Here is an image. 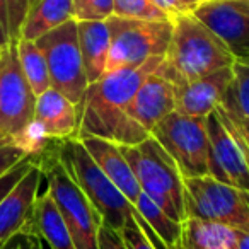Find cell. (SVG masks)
I'll list each match as a JSON object with an SVG mask.
<instances>
[{"mask_svg":"<svg viewBox=\"0 0 249 249\" xmlns=\"http://www.w3.org/2000/svg\"><path fill=\"white\" fill-rule=\"evenodd\" d=\"M164 56H156L135 69L104 73L90 84L79 104L77 139L97 137L116 145H139L150 137L143 126L128 116L130 103L142 82L159 69Z\"/></svg>","mask_w":249,"mask_h":249,"instance_id":"1","label":"cell"},{"mask_svg":"<svg viewBox=\"0 0 249 249\" xmlns=\"http://www.w3.org/2000/svg\"><path fill=\"white\" fill-rule=\"evenodd\" d=\"M171 22L173 35L160 63V72L174 86L190 84L232 67L235 58L229 48L195 14L178 16Z\"/></svg>","mask_w":249,"mask_h":249,"instance_id":"2","label":"cell"},{"mask_svg":"<svg viewBox=\"0 0 249 249\" xmlns=\"http://www.w3.org/2000/svg\"><path fill=\"white\" fill-rule=\"evenodd\" d=\"M55 152L79 190L86 195L101 224L120 232L132 217V203L107 179L79 139L56 140Z\"/></svg>","mask_w":249,"mask_h":249,"instance_id":"3","label":"cell"},{"mask_svg":"<svg viewBox=\"0 0 249 249\" xmlns=\"http://www.w3.org/2000/svg\"><path fill=\"white\" fill-rule=\"evenodd\" d=\"M120 149L128 160L142 193L171 218L178 222L186 220L183 176L160 143L149 137L139 145H120Z\"/></svg>","mask_w":249,"mask_h":249,"instance_id":"4","label":"cell"},{"mask_svg":"<svg viewBox=\"0 0 249 249\" xmlns=\"http://www.w3.org/2000/svg\"><path fill=\"white\" fill-rule=\"evenodd\" d=\"M55 142L39 157H35L46 179V190L55 200L60 213L67 224L70 237L75 249H99L97 234H99L101 218L94 207L89 203L86 195L79 190L55 152Z\"/></svg>","mask_w":249,"mask_h":249,"instance_id":"5","label":"cell"},{"mask_svg":"<svg viewBox=\"0 0 249 249\" xmlns=\"http://www.w3.org/2000/svg\"><path fill=\"white\" fill-rule=\"evenodd\" d=\"M106 24L109 28L106 73L135 69L150 58L164 56L173 35L171 21H139L111 16Z\"/></svg>","mask_w":249,"mask_h":249,"instance_id":"6","label":"cell"},{"mask_svg":"<svg viewBox=\"0 0 249 249\" xmlns=\"http://www.w3.org/2000/svg\"><path fill=\"white\" fill-rule=\"evenodd\" d=\"M150 137L169 154L183 179L210 176L207 118L184 116L173 111L154 126Z\"/></svg>","mask_w":249,"mask_h":249,"instance_id":"7","label":"cell"},{"mask_svg":"<svg viewBox=\"0 0 249 249\" xmlns=\"http://www.w3.org/2000/svg\"><path fill=\"white\" fill-rule=\"evenodd\" d=\"M184 212L186 218L222 224L249 234V195L210 176L186 178Z\"/></svg>","mask_w":249,"mask_h":249,"instance_id":"8","label":"cell"},{"mask_svg":"<svg viewBox=\"0 0 249 249\" xmlns=\"http://www.w3.org/2000/svg\"><path fill=\"white\" fill-rule=\"evenodd\" d=\"M36 45L46 58L52 87L79 107L89 84L80 55L77 22L70 19L36 39Z\"/></svg>","mask_w":249,"mask_h":249,"instance_id":"9","label":"cell"},{"mask_svg":"<svg viewBox=\"0 0 249 249\" xmlns=\"http://www.w3.org/2000/svg\"><path fill=\"white\" fill-rule=\"evenodd\" d=\"M210 178L249 195V145L218 104L207 116Z\"/></svg>","mask_w":249,"mask_h":249,"instance_id":"10","label":"cell"},{"mask_svg":"<svg viewBox=\"0 0 249 249\" xmlns=\"http://www.w3.org/2000/svg\"><path fill=\"white\" fill-rule=\"evenodd\" d=\"M36 96L22 73L16 41L0 48V137L5 143L35 118Z\"/></svg>","mask_w":249,"mask_h":249,"instance_id":"11","label":"cell"},{"mask_svg":"<svg viewBox=\"0 0 249 249\" xmlns=\"http://www.w3.org/2000/svg\"><path fill=\"white\" fill-rule=\"evenodd\" d=\"M193 14L235 60H249V0H203Z\"/></svg>","mask_w":249,"mask_h":249,"instance_id":"12","label":"cell"},{"mask_svg":"<svg viewBox=\"0 0 249 249\" xmlns=\"http://www.w3.org/2000/svg\"><path fill=\"white\" fill-rule=\"evenodd\" d=\"M43 173L36 162L19 179V183L0 200V246H7L18 235H26L38 200Z\"/></svg>","mask_w":249,"mask_h":249,"instance_id":"13","label":"cell"},{"mask_svg":"<svg viewBox=\"0 0 249 249\" xmlns=\"http://www.w3.org/2000/svg\"><path fill=\"white\" fill-rule=\"evenodd\" d=\"M174 109H176L174 84L160 72L159 65V69L150 73L139 87L126 113L150 133L154 126Z\"/></svg>","mask_w":249,"mask_h":249,"instance_id":"14","label":"cell"},{"mask_svg":"<svg viewBox=\"0 0 249 249\" xmlns=\"http://www.w3.org/2000/svg\"><path fill=\"white\" fill-rule=\"evenodd\" d=\"M232 69H220L217 72L196 79L190 84L174 86L176 92V113L184 116L207 118L218 104L224 103L232 84Z\"/></svg>","mask_w":249,"mask_h":249,"instance_id":"15","label":"cell"},{"mask_svg":"<svg viewBox=\"0 0 249 249\" xmlns=\"http://www.w3.org/2000/svg\"><path fill=\"white\" fill-rule=\"evenodd\" d=\"M94 159V162L99 166V169L107 176V179L123 193V196L133 205L139 201L142 195L140 184L130 167L128 160L121 154L120 145L109 142V140L97 139V137H84L79 139Z\"/></svg>","mask_w":249,"mask_h":249,"instance_id":"16","label":"cell"},{"mask_svg":"<svg viewBox=\"0 0 249 249\" xmlns=\"http://www.w3.org/2000/svg\"><path fill=\"white\" fill-rule=\"evenodd\" d=\"M35 120L41 123L52 140L77 139L79 107L53 87L36 97Z\"/></svg>","mask_w":249,"mask_h":249,"instance_id":"17","label":"cell"},{"mask_svg":"<svg viewBox=\"0 0 249 249\" xmlns=\"http://www.w3.org/2000/svg\"><path fill=\"white\" fill-rule=\"evenodd\" d=\"M26 235H36L45 241L50 249H75L65 220L48 190L38 195Z\"/></svg>","mask_w":249,"mask_h":249,"instance_id":"18","label":"cell"},{"mask_svg":"<svg viewBox=\"0 0 249 249\" xmlns=\"http://www.w3.org/2000/svg\"><path fill=\"white\" fill-rule=\"evenodd\" d=\"M77 35L87 84L90 86L106 73L109 56V28L106 21L77 22Z\"/></svg>","mask_w":249,"mask_h":249,"instance_id":"19","label":"cell"},{"mask_svg":"<svg viewBox=\"0 0 249 249\" xmlns=\"http://www.w3.org/2000/svg\"><path fill=\"white\" fill-rule=\"evenodd\" d=\"M70 19H73L72 0H38L22 22L21 38L36 41Z\"/></svg>","mask_w":249,"mask_h":249,"instance_id":"20","label":"cell"},{"mask_svg":"<svg viewBox=\"0 0 249 249\" xmlns=\"http://www.w3.org/2000/svg\"><path fill=\"white\" fill-rule=\"evenodd\" d=\"M183 239L184 249H237L234 229L200 218L183 222Z\"/></svg>","mask_w":249,"mask_h":249,"instance_id":"21","label":"cell"},{"mask_svg":"<svg viewBox=\"0 0 249 249\" xmlns=\"http://www.w3.org/2000/svg\"><path fill=\"white\" fill-rule=\"evenodd\" d=\"M16 48H18L19 63H21L26 80L31 86L35 96H41L45 90H48L52 87L45 55L39 50V46L36 45V41H29V39L19 38L16 41Z\"/></svg>","mask_w":249,"mask_h":249,"instance_id":"22","label":"cell"},{"mask_svg":"<svg viewBox=\"0 0 249 249\" xmlns=\"http://www.w3.org/2000/svg\"><path fill=\"white\" fill-rule=\"evenodd\" d=\"M55 140H52L46 135L41 123L33 118L31 123L26 124L24 128L16 133L14 137H11L7 143H12L14 147H18L28 157H39L41 154H45L50 149V145Z\"/></svg>","mask_w":249,"mask_h":249,"instance_id":"23","label":"cell"},{"mask_svg":"<svg viewBox=\"0 0 249 249\" xmlns=\"http://www.w3.org/2000/svg\"><path fill=\"white\" fill-rule=\"evenodd\" d=\"M114 16L139 21H171L154 0H114Z\"/></svg>","mask_w":249,"mask_h":249,"instance_id":"24","label":"cell"},{"mask_svg":"<svg viewBox=\"0 0 249 249\" xmlns=\"http://www.w3.org/2000/svg\"><path fill=\"white\" fill-rule=\"evenodd\" d=\"M232 84L229 89L235 109L249 118V60H234L232 63Z\"/></svg>","mask_w":249,"mask_h":249,"instance_id":"25","label":"cell"},{"mask_svg":"<svg viewBox=\"0 0 249 249\" xmlns=\"http://www.w3.org/2000/svg\"><path fill=\"white\" fill-rule=\"evenodd\" d=\"M75 22L107 21L114 16V0H72Z\"/></svg>","mask_w":249,"mask_h":249,"instance_id":"26","label":"cell"},{"mask_svg":"<svg viewBox=\"0 0 249 249\" xmlns=\"http://www.w3.org/2000/svg\"><path fill=\"white\" fill-rule=\"evenodd\" d=\"M120 235L123 239L124 246L128 249H157L154 246V242L149 239V235L145 234V231L135 220L133 213L126 220V224L123 225V229L120 231Z\"/></svg>","mask_w":249,"mask_h":249,"instance_id":"27","label":"cell"},{"mask_svg":"<svg viewBox=\"0 0 249 249\" xmlns=\"http://www.w3.org/2000/svg\"><path fill=\"white\" fill-rule=\"evenodd\" d=\"M29 11V0H7L9 14V35L11 41H18L21 38V28Z\"/></svg>","mask_w":249,"mask_h":249,"instance_id":"28","label":"cell"},{"mask_svg":"<svg viewBox=\"0 0 249 249\" xmlns=\"http://www.w3.org/2000/svg\"><path fill=\"white\" fill-rule=\"evenodd\" d=\"M33 164H35V157H26V159H22L18 166H14L11 171H7L4 176L0 178V200H2V198H4L5 195L19 183V179L28 173L29 167H31Z\"/></svg>","mask_w":249,"mask_h":249,"instance_id":"29","label":"cell"},{"mask_svg":"<svg viewBox=\"0 0 249 249\" xmlns=\"http://www.w3.org/2000/svg\"><path fill=\"white\" fill-rule=\"evenodd\" d=\"M154 2L160 11L166 12L169 19L183 14H193L201 4V0H154Z\"/></svg>","mask_w":249,"mask_h":249,"instance_id":"30","label":"cell"},{"mask_svg":"<svg viewBox=\"0 0 249 249\" xmlns=\"http://www.w3.org/2000/svg\"><path fill=\"white\" fill-rule=\"evenodd\" d=\"M220 106H222V109L225 111V114L229 116V120L232 121V124L237 128V132L242 135V139L246 140V143L249 145V118L242 116V114L235 109V106H234V103H232L229 92H227V96H225L224 103H222Z\"/></svg>","mask_w":249,"mask_h":249,"instance_id":"31","label":"cell"},{"mask_svg":"<svg viewBox=\"0 0 249 249\" xmlns=\"http://www.w3.org/2000/svg\"><path fill=\"white\" fill-rule=\"evenodd\" d=\"M26 157L28 156H24V154H22L18 147L12 145V143H2V145H0V178L4 176L7 171H11L14 166H18Z\"/></svg>","mask_w":249,"mask_h":249,"instance_id":"32","label":"cell"},{"mask_svg":"<svg viewBox=\"0 0 249 249\" xmlns=\"http://www.w3.org/2000/svg\"><path fill=\"white\" fill-rule=\"evenodd\" d=\"M97 246H99V249H128L124 246L120 232L107 227V225H104V224H101V227H99Z\"/></svg>","mask_w":249,"mask_h":249,"instance_id":"33","label":"cell"},{"mask_svg":"<svg viewBox=\"0 0 249 249\" xmlns=\"http://www.w3.org/2000/svg\"><path fill=\"white\" fill-rule=\"evenodd\" d=\"M11 43L9 35V14H7V0H0V48Z\"/></svg>","mask_w":249,"mask_h":249,"instance_id":"34","label":"cell"},{"mask_svg":"<svg viewBox=\"0 0 249 249\" xmlns=\"http://www.w3.org/2000/svg\"><path fill=\"white\" fill-rule=\"evenodd\" d=\"M21 249H43V242L36 235H19Z\"/></svg>","mask_w":249,"mask_h":249,"instance_id":"35","label":"cell"},{"mask_svg":"<svg viewBox=\"0 0 249 249\" xmlns=\"http://www.w3.org/2000/svg\"><path fill=\"white\" fill-rule=\"evenodd\" d=\"M235 246L237 249H249V234L235 231Z\"/></svg>","mask_w":249,"mask_h":249,"instance_id":"36","label":"cell"},{"mask_svg":"<svg viewBox=\"0 0 249 249\" xmlns=\"http://www.w3.org/2000/svg\"><path fill=\"white\" fill-rule=\"evenodd\" d=\"M4 249H21V244H19V235L18 237H14L11 242H9L7 246H5Z\"/></svg>","mask_w":249,"mask_h":249,"instance_id":"37","label":"cell"},{"mask_svg":"<svg viewBox=\"0 0 249 249\" xmlns=\"http://www.w3.org/2000/svg\"><path fill=\"white\" fill-rule=\"evenodd\" d=\"M36 2H38V0H29V9H31V7H33V5H35V4H36Z\"/></svg>","mask_w":249,"mask_h":249,"instance_id":"38","label":"cell"},{"mask_svg":"<svg viewBox=\"0 0 249 249\" xmlns=\"http://www.w3.org/2000/svg\"><path fill=\"white\" fill-rule=\"evenodd\" d=\"M2 143H5V142H4V140H2V137H0V145H2Z\"/></svg>","mask_w":249,"mask_h":249,"instance_id":"39","label":"cell"},{"mask_svg":"<svg viewBox=\"0 0 249 249\" xmlns=\"http://www.w3.org/2000/svg\"><path fill=\"white\" fill-rule=\"evenodd\" d=\"M0 249H4V246H0Z\"/></svg>","mask_w":249,"mask_h":249,"instance_id":"40","label":"cell"},{"mask_svg":"<svg viewBox=\"0 0 249 249\" xmlns=\"http://www.w3.org/2000/svg\"><path fill=\"white\" fill-rule=\"evenodd\" d=\"M201 2H203V0H201Z\"/></svg>","mask_w":249,"mask_h":249,"instance_id":"41","label":"cell"}]
</instances>
